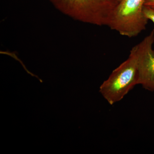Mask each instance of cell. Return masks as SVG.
Listing matches in <instances>:
<instances>
[{"label": "cell", "instance_id": "5", "mask_svg": "<svg viewBox=\"0 0 154 154\" xmlns=\"http://www.w3.org/2000/svg\"><path fill=\"white\" fill-rule=\"evenodd\" d=\"M143 12L146 18L154 24V9L144 6Z\"/></svg>", "mask_w": 154, "mask_h": 154}, {"label": "cell", "instance_id": "4", "mask_svg": "<svg viewBox=\"0 0 154 154\" xmlns=\"http://www.w3.org/2000/svg\"><path fill=\"white\" fill-rule=\"evenodd\" d=\"M154 29L132 47L137 65V85L154 92Z\"/></svg>", "mask_w": 154, "mask_h": 154}, {"label": "cell", "instance_id": "7", "mask_svg": "<svg viewBox=\"0 0 154 154\" xmlns=\"http://www.w3.org/2000/svg\"><path fill=\"white\" fill-rule=\"evenodd\" d=\"M118 1H119V2H120V1H121V0H118Z\"/></svg>", "mask_w": 154, "mask_h": 154}, {"label": "cell", "instance_id": "1", "mask_svg": "<svg viewBox=\"0 0 154 154\" xmlns=\"http://www.w3.org/2000/svg\"><path fill=\"white\" fill-rule=\"evenodd\" d=\"M62 14L79 22L107 26L118 0H49Z\"/></svg>", "mask_w": 154, "mask_h": 154}, {"label": "cell", "instance_id": "2", "mask_svg": "<svg viewBox=\"0 0 154 154\" xmlns=\"http://www.w3.org/2000/svg\"><path fill=\"white\" fill-rule=\"evenodd\" d=\"M146 0H121L110 16L107 27L128 38L145 30L149 20L143 14Z\"/></svg>", "mask_w": 154, "mask_h": 154}, {"label": "cell", "instance_id": "6", "mask_svg": "<svg viewBox=\"0 0 154 154\" xmlns=\"http://www.w3.org/2000/svg\"><path fill=\"white\" fill-rule=\"evenodd\" d=\"M144 6L154 9V0H146Z\"/></svg>", "mask_w": 154, "mask_h": 154}, {"label": "cell", "instance_id": "3", "mask_svg": "<svg viewBox=\"0 0 154 154\" xmlns=\"http://www.w3.org/2000/svg\"><path fill=\"white\" fill-rule=\"evenodd\" d=\"M136 60L131 51L126 60L117 67L100 87V92L110 105L119 102L137 85Z\"/></svg>", "mask_w": 154, "mask_h": 154}]
</instances>
